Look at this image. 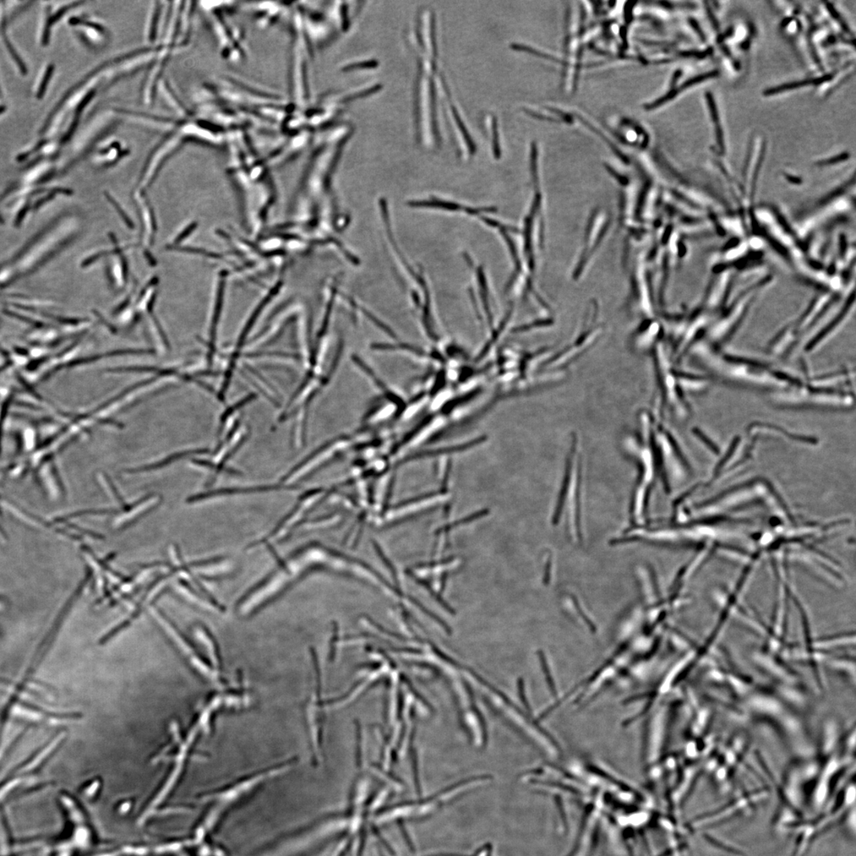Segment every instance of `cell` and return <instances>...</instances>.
Returning a JSON list of instances; mask_svg holds the SVG:
<instances>
[{"label":"cell","instance_id":"1","mask_svg":"<svg viewBox=\"0 0 856 856\" xmlns=\"http://www.w3.org/2000/svg\"><path fill=\"white\" fill-rule=\"evenodd\" d=\"M297 758L291 757L275 765L250 774L231 784L230 786L223 788L220 792L204 796V801H214L217 805L212 809V813L206 817L205 821L215 827L224 810L248 797L271 779L285 775L297 765Z\"/></svg>","mask_w":856,"mask_h":856},{"label":"cell","instance_id":"2","mask_svg":"<svg viewBox=\"0 0 856 856\" xmlns=\"http://www.w3.org/2000/svg\"><path fill=\"white\" fill-rule=\"evenodd\" d=\"M651 444L655 457L657 476L671 492L673 481L689 471V466L670 430L652 414Z\"/></svg>","mask_w":856,"mask_h":856},{"label":"cell","instance_id":"3","mask_svg":"<svg viewBox=\"0 0 856 856\" xmlns=\"http://www.w3.org/2000/svg\"><path fill=\"white\" fill-rule=\"evenodd\" d=\"M581 481V454L580 440L578 435L572 436L568 456H567L565 473L563 488L560 493L559 504L556 508L554 520L558 519L565 507H571L570 513V530L572 536H580V490Z\"/></svg>","mask_w":856,"mask_h":856},{"label":"cell","instance_id":"4","mask_svg":"<svg viewBox=\"0 0 856 856\" xmlns=\"http://www.w3.org/2000/svg\"><path fill=\"white\" fill-rule=\"evenodd\" d=\"M313 682L310 690L309 701L305 707V720L309 735L310 746L312 749L313 761L316 763L322 759L323 741L325 734L326 700L323 698L322 680L318 657L315 651H312Z\"/></svg>","mask_w":856,"mask_h":856},{"label":"cell","instance_id":"5","mask_svg":"<svg viewBox=\"0 0 856 856\" xmlns=\"http://www.w3.org/2000/svg\"><path fill=\"white\" fill-rule=\"evenodd\" d=\"M652 352L662 402L678 415H684L688 406L675 376V370L671 365L667 349L662 341H658Z\"/></svg>","mask_w":856,"mask_h":856},{"label":"cell","instance_id":"6","mask_svg":"<svg viewBox=\"0 0 856 856\" xmlns=\"http://www.w3.org/2000/svg\"><path fill=\"white\" fill-rule=\"evenodd\" d=\"M200 3V8L205 13L209 25L212 27V30L214 31L223 57L231 60L241 58L238 52L241 53L242 51L241 46L242 42L238 40L239 36L236 28H233L224 16L228 7L224 6V3L201 2Z\"/></svg>","mask_w":856,"mask_h":856},{"label":"cell","instance_id":"7","mask_svg":"<svg viewBox=\"0 0 856 856\" xmlns=\"http://www.w3.org/2000/svg\"><path fill=\"white\" fill-rule=\"evenodd\" d=\"M149 612L152 617L156 621V623L161 626V628L173 640L174 644L188 658L190 663L193 665V667L198 670L199 673L203 675V677L210 680L211 682L222 686L223 681L219 677V673L201 661V659L197 656V654L194 651L188 641L185 639L181 632L176 628V626L172 623L166 614L160 608H157L155 606H152L149 609Z\"/></svg>","mask_w":856,"mask_h":856},{"label":"cell","instance_id":"8","mask_svg":"<svg viewBox=\"0 0 856 856\" xmlns=\"http://www.w3.org/2000/svg\"><path fill=\"white\" fill-rule=\"evenodd\" d=\"M162 502V498L160 495L151 494L147 495L144 498L135 503L132 506L128 507L122 514L119 515L113 522V527L116 529H123L133 525L137 521L139 518L144 516L152 509L156 508Z\"/></svg>","mask_w":856,"mask_h":856},{"label":"cell","instance_id":"9","mask_svg":"<svg viewBox=\"0 0 856 856\" xmlns=\"http://www.w3.org/2000/svg\"><path fill=\"white\" fill-rule=\"evenodd\" d=\"M295 488L293 485L286 484H270L263 485V486L252 487V488H226L215 490L207 491V492L201 493L192 495L187 499L188 504H194L201 502V501L226 497V495H233L237 494H247L253 493L270 492V491H280V490H294Z\"/></svg>","mask_w":856,"mask_h":856},{"label":"cell","instance_id":"10","mask_svg":"<svg viewBox=\"0 0 856 856\" xmlns=\"http://www.w3.org/2000/svg\"><path fill=\"white\" fill-rule=\"evenodd\" d=\"M70 24L84 27L85 29L91 31L89 38L85 42L87 46L94 50H102L103 48L107 46L109 42L111 40V33L108 27L102 24V21L94 20L92 19L83 18H73L69 21Z\"/></svg>","mask_w":856,"mask_h":856},{"label":"cell","instance_id":"11","mask_svg":"<svg viewBox=\"0 0 856 856\" xmlns=\"http://www.w3.org/2000/svg\"><path fill=\"white\" fill-rule=\"evenodd\" d=\"M486 440H487V436L482 435V436H480V437L477 439L468 441H466V443H464V444L455 445V446L441 447V448L430 450H427V451L418 452V453H415V454H413V455H411L410 456H407L406 457H405V459H402L401 462H399V463H398V466L406 464V463L413 462V461L429 459V457H438V456L444 455H452V454H455V453H460V452L466 451L471 448H473V447L481 445L483 443H484V441Z\"/></svg>","mask_w":856,"mask_h":856},{"label":"cell","instance_id":"12","mask_svg":"<svg viewBox=\"0 0 856 856\" xmlns=\"http://www.w3.org/2000/svg\"><path fill=\"white\" fill-rule=\"evenodd\" d=\"M129 154L127 147L121 140H109L102 143L96 152V161L101 166L112 165Z\"/></svg>","mask_w":856,"mask_h":856},{"label":"cell","instance_id":"13","mask_svg":"<svg viewBox=\"0 0 856 856\" xmlns=\"http://www.w3.org/2000/svg\"><path fill=\"white\" fill-rule=\"evenodd\" d=\"M209 452L210 450L203 448L176 452V453H173L172 455L165 457V459L152 463V464L141 466L137 468H128V470L124 471L123 473L125 474H128V475H133V474L154 471L159 470V468L171 465L173 462L181 460L184 459V457L190 455H205L209 453Z\"/></svg>","mask_w":856,"mask_h":856},{"label":"cell","instance_id":"14","mask_svg":"<svg viewBox=\"0 0 856 856\" xmlns=\"http://www.w3.org/2000/svg\"><path fill=\"white\" fill-rule=\"evenodd\" d=\"M196 637L203 644L208 653L212 668L219 673L221 665L220 653L215 637L204 626H196L194 629Z\"/></svg>","mask_w":856,"mask_h":856},{"label":"cell","instance_id":"15","mask_svg":"<svg viewBox=\"0 0 856 856\" xmlns=\"http://www.w3.org/2000/svg\"><path fill=\"white\" fill-rule=\"evenodd\" d=\"M832 75H827L824 76V78H816V79H810V80H801V81L793 82V83H790L787 84H783L781 86H778L776 87H772V89L766 90L765 92V95L766 96H771L773 95L782 93V92L797 89H799V87H803V86H809V85H819L820 84L825 83V82L828 80H830L832 78Z\"/></svg>","mask_w":856,"mask_h":856},{"label":"cell","instance_id":"16","mask_svg":"<svg viewBox=\"0 0 856 856\" xmlns=\"http://www.w3.org/2000/svg\"><path fill=\"white\" fill-rule=\"evenodd\" d=\"M179 591L185 596L188 601L197 604L201 608H204L208 610H217L215 605L212 604L209 599L201 597L197 592H194L193 588L188 585V582L184 580H179L178 585Z\"/></svg>","mask_w":856,"mask_h":856},{"label":"cell","instance_id":"17","mask_svg":"<svg viewBox=\"0 0 856 856\" xmlns=\"http://www.w3.org/2000/svg\"><path fill=\"white\" fill-rule=\"evenodd\" d=\"M408 205L411 207H417V208H418V207H427V208L441 209L448 211L465 210L464 207L459 204L437 199H430L429 200L422 201H412L408 203Z\"/></svg>","mask_w":856,"mask_h":856},{"label":"cell","instance_id":"18","mask_svg":"<svg viewBox=\"0 0 856 856\" xmlns=\"http://www.w3.org/2000/svg\"><path fill=\"white\" fill-rule=\"evenodd\" d=\"M98 481H99L103 489L106 491V493L109 494V495H110L113 500H116V502L121 507L123 511L128 508L129 504L125 503V500L122 497L121 494L119 493L116 485L113 484L111 480L107 475L106 473H100L98 474Z\"/></svg>","mask_w":856,"mask_h":856},{"label":"cell","instance_id":"19","mask_svg":"<svg viewBox=\"0 0 856 856\" xmlns=\"http://www.w3.org/2000/svg\"><path fill=\"white\" fill-rule=\"evenodd\" d=\"M372 348L374 350L379 351H406L408 352L416 354L418 356H428L432 358V354H428L426 352L422 350L421 348L408 345V343H399V345H389V343H374Z\"/></svg>","mask_w":856,"mask_h":856},{"label":"cell","instance_id":"20","mask_svg":"<svg viewBox=\"0 0 856 856\" xmlns=\"http://www.w3.org/2000/svg\"><path fill=\"white\" fill-rule=\"evenodd\" d=\"M445 91L446 92L447 98H448V101L450 102V105L451 107L452 113H453V116L455 119V121L457 125H459V128L461 131V133L463 135V137H464L468 150H470L471 154L473 155L475 154V152L477 149L475 144H474L473 140L472 138L471 137L470 134H468V130L466 127L465 124L463 123V122L462 121L459 112H457V109L453 104V102H452L451 101L450 94V91H449L448 87H446V89H445Z\"/></svg>","mask_w":856,"mask_h":856},{"label":"cell","instance_id":"21","mask_svg":"<svg viewBox=\"0 0 856 856\" xmlns=\"http://www.w3.org/2000/svg\"><path fill=\"white\" fill-rule=\"evenodd\" d=\"M489 514V509H486L480 510L478 511L474 512V513L470 516H467L464 518H462V519L459 520L449 523V525H446L444 527H440L439 529H438L437 531H436V534H441V533L449 532L450 531L453 530V529H455L462 525H468V523H471L473 521L481 519V518L486 516Z\"/></svg>","mask_w":856,"mask_h":856},{"label":"cell","instance_id":"22","mask_svg":"<svg viewBox=\"0 0 856 856\" xmlns=\"http://www.w3.org/2000/svg\"><path fill=\"white\" fill-rule=\"evenodd\" d=\"M408 576L412 577L414 581L418 583V585L423 587L425 590H427V592L430 594V596H432V597L435 599V601L437 602L438 603H439L440 606L443 607L446 610L447 612H449L452 614H455V610L452 608L451 606H450V605L446 602L444 598L441 597V596L439 595L438 592H436L433 590V588H432V586H430V583L428 581L421 579V578L417 577L415 574H412V572H408Z\"/></svg>","mask_w":856,"mask_h":856},{"label":"cell","instance_id":"23","mask_svg":"<svg viewBox=\"0 0 856 856\" xmlns=\"http://www.w3.org/2000/svg\"><path fill=\"white\" fill-rule=\"evenodd\" d=\"M477 279H478V282H479L480 291H481V296H482V302L484 303V308L485 310V313H486L489 325L493 326V314H492V312H491V309L489 307V291H488V286H487V282H486V279H485L484 271L482 268V267H480V268L477 270Z\"/></svg>","mask_w":856,"mask_h":856},{"label":"cell","instance_id":"24","mask_svg":"<svg viewBox=\"0 0 856 856\" xmlns=\"http://www.w3.org/2000/svg\"><path fill=\"white\" fill-rule=\"evenodd\" d=\"M445 493L446 492H443V491H440V492H430V493H425L421 495H417V497L408 499L406 500H403L402 502L396 504L394 507V508H392V511H398L403 508H406V507L410 506V505L421 504L424 502V500L433 499V498L439 497V495H444Z\"/></svg>","mask_w":856,"mask_h":856},{"label":"cell","instance_id":"25","mask_svg":"<svg viewBox=\"0 0 856 856\" xmlns=\"http://www.w3.org/2000/svg\"><path fill=\"white\" fill-rule=\"evenodd\" d=\"M433 418L434 417L432 415H430L426 418H424L421 423L417 424V426L410 430V432H408L405 437H403L400 443L396 446L394 452H396L398 449H400L401 447L405 446L408 443V441H410L414 437H415V436L421 432L424 428H426L428 425L433 421Z\"/></svg>","mask_w":856,"mask_h":856},{"label":"cell","instance_id":"26","mask_svg":"<svg viewBox=\"0 0 856 856\" xmlns=\"http://www.w3.org/2000/svg\"><path fill=\"white\" fill-rule=\"evenodd\" d=\"M479 392H480L479 390H474L471 392H468V394H466L464 396H461L459 397H457L455 398V399H453L449 402H447L446 405L444 406L443 410H441V412H443L444 414H449L451 411H453L455 408H456L457 407H459L463 405V403H465L468 402V401L473 399V398L475 397L478 394Z\"/></svg>","mask_w":856,"mask_h":856},{"label":"cell","instance_id":"27","mask_svg":"<svg viewBox=\"0 0 856 856\" xmlns=\"http://www.w3.org/2000/svg\"><path fill=\"white\" fill-rule=\"evenodd\" d=\"M408 599H410V601L414 605H415L417 608L421 610L423 613L428 616L429 618L433 619L435 621V623H437L439 626L443 627V628L444 629L446 632H447V633L448 634L451 633V630L450 627L447 626L444 623V621L439 617L438 615H436L435 613L432 612V610H430L428 608L425 607L424 605H423L421 602L417 601L416 598L410 597H408Z\"/></svg>","mask_w":856,"mask_h":856},{"label":"cell","instance_id":"28","mask_svg":"<svg viewBox=\"0 0 856 856\" xmlns=\"http://www.w3.org/2000/svg\"><path fill=\"white\" fill-rule=\"evenodd\" d=\"M374 547L375 548L376 552H377L379 557L380 558L381 561H383L386 568L389 570L390 574L392 575V578H394V580L396 582L397 585H398V583H399V581H398L397 572V570L395 569L394 565H392L390 559L386 557V555L384 554L383 549H381L379 547V545L377 543H375V542L374 543Z\"/></svg>","mask_w":856,"mask_h":856},{"label":"cell","instance_id":"29","mask_svg":"<svg viewBox=\"0 0 856 856\" xmlns=\"http://www.w3.org/2000/svg\"><path fill=\"white\" fill-rule=\"evenodd\" d=\"M53 71H54L53 65V64L50 65V66H48V68L47 69L45 75H44V78L42 81V84L39 87V91H38L37 92V99H42V98L43 97V95L45 94L46 87L48 84V81H50L52 78Z\"/></svg>","mask_w":856,"mask_h":856},{"label":"cell","instance_id":"30","mask_svg":"<svg viewBox=\"0 0 856 856\" xmlns=\"http://www.w3.org/2000/svg\"><path fill=\"white\" fill-rule=\"evenodd\" d=\"M493 135L494 155L495 157H497V159H499L501 155V152H500V143H499L498 122H497V118H493Z\"/></svg>","mask_w":856,"mask_h":856},{"label":"cell","instance_id":"31","mask_svg":"<svg viewBox=\"0 0 856 856\" xmlns=\"http://www.w3.org/2000/svg\"><path fill=\"white\" fill-rule=\"evenodd\" d=\"M511 313L512 310L509 309V312L506 313L502 321H501L500 325L498 326V328L493 331L492 340H490L491 343H494L498 340L499 336L501 334H502L507 324H508L509 320H510Z\"/></svg>","mask_w":856,"mask_h":856},{"label":"cell","instance_id":"32","mask_svg":"<svg viewBox=\"0 0 856 856\" xmlns=\"http://www.w3.org/2000/svg\"><path fill=\"white\" fill-rule=\"evenodd\" d=\"M397 825H398V826H399V828H400V830H401V834H402L403 838V839H405V841H406V844H407V845H408V848H410V849L411 852H412V853H415V852H416V848H415V846H414V844H413V842H412V839H411V837H410V834H408V831H407V828H406V827L405 824H403V820H401V819L398 820V821H397Z\"/></svg>","mask_w":856,"mask_h":856},{"label":"cell","instance_id":"33","mask_svg":"<svg viewBox=\"0 0 856 856\" xmlns=\"http://www.w3.org/2000/svg\"><path fill=\"white\" fill-rule=\"evenodd\" d=\"M707 104H708L709 110H710L711 111V118L713 119V121L714 123L718 124L719 116H718V109L716 107V102H714L713 95L710 93L707 94Z\"/></svg>","mask_w":856,"mask_h":856},{"label":"cell","instance_id":"34","mask_svg":"<svg viewBox=\"0 0 856 856\" xmlns=\"http://www.w3.org/2000/svg\"><path fill=\"white\" fill-rule=\"evenodd\" d=\"M107 198L109 201H110V203L113 206V207H116L118 214L122 216V220L125 224H127V226L132 228L134 227L133 222L131 221L128 216L125 215V212L122 210L123 209L122 207L120 208V206L117 203L116 200L113 199L110 194H107Z\"/></svg>","mask_w":856,"mask_h":856},{"label":"cell","instance_id":"35","mask_svg":"<svg viewBox=\"0 0 856 856\" xmlns=\"http://www.w3.org/2000/svg\"><path fill=\"white\" fill-rule=\"evenodd\" d=\"M5 43H6L8 50L10 54H12V56L14 57L15 62L17 63V64L19 65V67L20 68L21 73L24 74L26 73V68L25 67V65L23 61H21V60L19 57L17 53L15 52V48L12 46V44H10V42L8 39H6V38H5Z\"/></svg>","mask_w":856,"mask_h":856},{"label":"cell","instance_id":"36","mask_svg":"<svg viewBox=\"0 0 856 856\" xmlns=\"http://www.w3.org/2000/svg\"><path fill=\"white\" fill-rule=\"evenodd\" d=\"M445 373L444 372H441L435 381L432 390H430V395L434 396L437 394V392L443 388L445 384Z\"/></svg>","mask_w":856,"mask_h":856},{"label":"cell","instance_id":"37","mask_svg":"<svg viewBox=\"0 0 856 856\" xmlns=\"http://www.w3.org/2000/svg\"><path fill=\"white\" fill-rule=\"evenodd\" d=\"M451 465H452L451 461L449 460L448 462H447V465L446 466V471H445V473H444V476L443 479V482H441V491H443V492H446V484H447V482H448L449 476H450V471H451Z\"/></svg>","mask_w":856,"mask_h":856},{"label":"cell","instance_id":"38","mask_svg":"<svg viewBox=\"0 0 856 856\" xmlns=\"http://www.w3.org/2000/svg\"><path fill=\"white\" fill-rule=\"evenodd\" d=\"M492 345H493V343H491L490 341L485 343V345L484 346L482 350L480 352L477 358L475 359V361L477 363H479L480 361H481V360H482L485 356H487V354L489 352L491 347H492Z\"/></svg>","mask_w":856,"mask_h":856},{"label":"cell","instance_id":"39","mask_svg":"<svg viewBox=\"0 0 856 856\" xmlns=\"http://www.w3.org/2000/svg\"><path fill=\"white\" fill-rule=\"evenodd\" d=\"M195 227H196L195 224H193V225H190V226H189L187 228V230H185L183 232H182L181 233H180V234H179V237L176 238V243H179V242H180L183 241V239H185V238H186L187 237H188L189 234L192 233V231L194 230Z\"/></svg>","mask_w":856,"mask_h":856},{"label":"cell","instance_id":"40","mask_svg":"<svg viewBox=\"0 0 856 856\" xmlns=\"http://www.w3.org/2000/svg\"><path fill=\"white\" fill-rule=\"evenodd\" d=\"M412 298H413V301L414 302H415L417 307H419V304H421V301H419L418 294L416 293H412Z\"/></svg>","mask_w":856,"mask_h":856},{"label":"cell","instance_id":"41","mask_svg":"<svg viewBox=\"0 0 856 856\" xmlns=\"http://www.w3.org/2000/svg\"><path fill=\"white\" fill-rule=\"evenodd\" d=\"M5 110H6V107H0V114H1L2 113H3V112L5 111Z\"/></svg>","mask_w":856,"mask_h":856},{"label":"cell","instance_id":"42","mask_svg":"<svg viewBox=\"0 0 856 856\" xmlns=\"http://www.w3.org/2000/svg\"><path fill=\"white\" fill-rule=\"evenodd\" d=\"M42 856H44V855H42ZM45 856H46V855H45Z\"/></svg>","mask_w":856,"mask_h":856}]
</instances>
